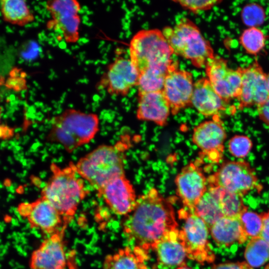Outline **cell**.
Listing matches in <instances>:
<instances>
[{
  "instance_id": "6da1fadb",
  "label": "cell",
  "mask_w": 269,
  "mask_h": 269,
  "mask_svg": "<svg viewBox=\"0 0 269 269\" xmlns=\"http://www.w3.org/2000/svg\"><path fill=\"white\" fill-rule=\"evenodd\" d=\"M127 216L123 223L125 236L148 253L165 235L178 229L172 205L154 188L139 196Z\"/></svg>"
},
{
  "instance_id": "7a4b0ae2",
  "label": "cell",
  "mask_w": 269,
  "mask_h": 269,
  "mask_svg": "<svg viewBox=\"0 0 269 269\" xmlns=\"http://www.w3.org/2000/svg\"><path fill=\"white\" fill-rule=\"evenodd\" d=\"M173 53L158 29L140 30L130 42L129 58L138 73V81L146 85L163 84L173 62L171 59Z\"/></svg>"
},
{
  "instance_id": "3957f363",
  "label": "cell",
  "mask_w": 269,
  "mask_h": 269,
  "mask_svg": "<svg viewBox=\"0 0 269 269\" xmlns=\"http://www.w3.org/2000/svg\"><path fill=\"white\" fill-rule=\"evenodd\" d=\"M50 170L51 176L42 189L41 197L57 210L68 227L89 191L85 180L78 174L75 163L70 162L61 167L53 163Z\"/></svg>"
},
{
  "instance_id": "277c9868",
  "label": "cell",
  "mask_w": 269,
  "mask_h": 269,
  "mask_svg": "<svg viewBox=\"0 0 269 269\" xmlns=\"http://www.w3.org/2000/svg\"><path fill=\"white\" fill-rule=\"evenodd\" d=\"M127 144L101 145L81 157L75 164L79 175L96 191L111 180L125 174Z\"/></svg>"
},
{
  "instance_id": "5b68a950",
  "label": "cell",
  "mask_w": 269,
  "mask_h": 269,
  "mask_svg": "<svg viewBox=\"0 0 269 269\" xmlns=\"http://www.w3.org/2000/svg\"><path fill=\"white\" fill-rule=\"evenodd\" d=\"M97 114L67 109L52 118L48 139L72 152L90 142L99 129Z\"/></svg>"
},
{
  "instance_id": "8992f818",
  "label": "cell",
  "mask_w": 269,
  "mask_h": 269,
  "mask_svg": "<svg viewBox=\"0 0 269 269\" xmlns=\"http://www.w3.org/2000/svg\"><path fill=\"white\" fill-rule=\"evenodd\" d=\"M162 32L173 53L190 60L196 68L205 67L208 60L215 56L210 42L188 18L181 19L173 27H165Z\"/></svg>"
},
{
  "instance_id": "52a82bcc",
  "label": "cell",
  "mask_w": 269,
  "mask_h": 269,
  "mask_svg": "<svg viewBox=\"0 0 269 269\" xmlns=\"http://www.w3.org/2000/svg\"><path fill=\"white\" fill-rule=\"evenodd\" d=\"M178 217L184 222L179 235L187 257L201 264L213 263L215 256L208 241L209 228L205 222L185 208L178 211Z\"/></svg>"
},
{
  "instance_id": "ba28073f",
  "label": "cell",
  "mask_w": 269,
  "mask_h": 269,
  "mask_svg": "<svg viewBox=\"0 0 269 269\" xmlns=\"http://www.w3.org/2000/svg\"><path fill=\"white\" fill-rule=\"evenodd\" d=\"M208 187H219L243 196L259 188L254 168L246 161H227L207 177Z\"/></svg>"
},
{
  "instance_id": "9c48e42d",
  "label": "cell",
  "mask_w": 269,
  "mask_h": 269,
  "mask_svg": "<svg viewBox=\"0 0 269 269\" xmlns=\"http://www.w3.org/2000/svg\"><path fill=\"white\" fill-rule=\"evenodd\" d=\"M81 8L80 3L76 0L47 1L45 8L50 18L46 22V28L60 32L67 43L77 42L80 38Z\"/></svg>"
},
{
  "instance_id": "30bf717a",
  "label": "cell",
  "mask_w": 269,
  "mask_h": 269,
  "mask_svg": "<svg viewBox=\"0 0 269 269\" xmlns=\"http://www.w3.org/2000/svg\"><path fill=\"white\" fill-rule=\"evenodd\" d=\"M138 73L130 58L117 56L109 63L96 84L97 90L111 96H125L137 86Z\"/></svg>"
},
{
  "instance_id": "8fae6325",
  "label": "cell",
  "mask_w": 269,
  "mask_h": 269,
  "mask_svg": "<svg viewBox=\"0 0 269 269\" xmlns=\"http://www.w3.org/2000/svg\"><path fill=\"white\" fill-rule=\"evenodd\" d=\"M18 214L28 223L30 228L37 229L49 236L66 230L63 218L47 200L40 196L32 202L20 203Z\"/></svg>"
},
{
  "instance_id": "7c38bea8",
  "label": "cell",
  "mask_w": 269,
  "mask_h": 269,
  "mask_svg": "<svg viewBox=\"0 0 269 269\" xmlns=\"http://www.w3.org/2000/svg\"><path fill=\"white\" fill-rule=\"evenodd\" d=\"M227 134L219 116L204 121L193 129L192 140L201 151V158L213 163L222 159Z\"/></svg>"
},
{
  "instance_id": "4fadbf2b",
  "label": "cell",
  "mask_w": 269,
  "mask_h": 269,
  "mask_svg": "<svg viewBox=\"0 0 269 269\" xmlns=\"http://www.w3.org/2000/svg\"><path fill=\"white\" fill-rule=\"evenodd\" d=\"M194 84L192 73L179 69L177 62H173L166 75L162 89L172 115L191 105Z\"/></svg>"
},
{
  "instance_id": "5bb4252c",
  "label": "cell",
  "mask_w": 269,
  "mask_h": 269,
  "mask_svg": "<svg viewBox=\"0 0 269 269\" xmlns=\"http://www.w3.org/2000/svg\"><path fill=\"white\" fill-rule=\"evenodd\" d=\"M201 158L183 167L175 178L176 193L184 208L194 212L197 203L208 188L207 178L202 170Z\"/></svg>"
},
{
  "instance_id": "9a60e30c",
  "label": "cell",
  "mask_w": 269,
  "mask_h": 269,
  "mask_svg": "<svg viewBox=\"0 0 269 269\" xmlns=\"http://www.w3.org/2000/svg\"><path fill=\"white\" fill-rule=\"evenodd\" d=\"M242 83L237 100L238 109L242 110L252 106L257 107L269 98L265 73L258 62L242 68Z\"/></svg>"
},
{
  "instance_id": "2e32d148",
  "label": "cell",
  "mask_w": 269,
  "mask_h": 269,
  "mask_svg": "<svg viewBox=\"0 0 269 269\" xmlns=\"http://www.w3.org/2000/svg\"><path fill=\"white\" fill-rule=\"evenodd\" d=\"M96 192L110 210L118 215H129L136 204L134 188L125 175L111 180Z\"/></svg>"
},
{
  "instance_id": "e0dca14e",
  "label": "cell",
  "mask_w": 269,
  "mask_h": 269,
  "mask_svg": "<svg viewBox=\"0 0 269 269\" xmlns=\"http://www.w3.org/2000/svg\"><path fill=\"white\" fill-rule=\"evenodd\" d=\"M65 230L49 236L32 253L30 269H65L66 257L64 237Z\"/></svg>"
},
{
  "instance_id": "ac0fdd59",
  "label": "cell",
  "mask_w": 269,
  "mask_h": 269,
  "mask_svg": "<svg viewBox=\"0 0 269 269\" xmlns=\"http://www.w3.org/2000/svg\"><path fill=\"white\" fill-rule=\"evenodd\" d=\"M137 119L165 126L171 110L162 90L137 94Z\"/></svg>"
},
{
  "instance_id": "d6986e66",
  "label": "cell",
  "mask_w": 269,
  "mask_h": 269,
  "mask_svg": "<svg viewBox=\"0 0 269 269\" xmlns=\"http://www.w3.org/2000/svg\"><path fill=\"white\" fill-rule=\"evenodd\" d=\"M228 103L215 92L207 78H202L194 84L191 105L205 117L219 116L225 111Z\"/></svg>"
},
{
  "instance_id": "ffe728a7",
  "label": "cell",
  "mask_w": 269,
  "mask_h": 269,
  "mask_svg": "<svg viewBox=\"0 0 269 269\" xmlns=\"http://www.w3.org/2000/svg\"><path fill=\"white\" fill-rule=\"evenodd\" d=\"M153 250L161 265L172 267L185 264L187 255L178 229L165 235L156 243Z\"/></svg>"
},
{
  "instance_id": "44dd1931",
  "label": "cell",
  "mask_w": 269,
  "mask_h": 269,
  "mask_svg": "<svg viewBox=\"0 0 269 269\" xmlns=\"http://www.w3.org/2000/svg\"><path fill=\"white\" fill-rule=\"evenodd\" d=\"M209 229L212 238L220 247H229L236 243L243 244L248 239L239 217H222Z\"/></svg>"
},
{
  "instance_id": "7402d4cb",
  "label": "cell",
  "mask_w": 269,
  "mask_h": 269,
  "mask_svg": "<svg viewBox=\"0 0 269 269\" xmlns=\"http://www.w3.org/2000/svg\"><path fill=\"white\" fill-rule=\"evenodd\" d=\"M148 253L138 247L132 249L129 247L107 255L103 262V269H147L145 261Z\"/></svg>"
},
{
  "instance_id": "603a6c76",
  "label": "cell",
  "mask_w": 269,
  "mask_h": 269,
  "mask_svg": "<svg viewBox=\"0 0 269 269\" xmlns=\"http://www.w3.org/2000/svg\"><path fill=\"white\" fill-rule=\"evenodd\" d=\"M217 94L229 103L239 96L242 83V68H228L208 79Z\"/></svg>"
},
{
  "instance_id": "cb8c5ba5",
  "label": "cell",
  "mask_w": 269,
  "mask_h": 269,
  "mask_svg": "<svg viewBox=\"0 0 269 269\" xmlns=\"http://www.w3.org/2000/svg\"><path fill=\"white\" fill-rule=\"evenodd\" d=\"M194 212L205 222L209 228L224 217L220 204L218 187H208L196 205Z\"/></svg>"
},
{
  "instance_id": "d4e9b609",
  "label": "cell",
  "mask_w": 269,
  "mask_h": 269,
  "mask_svg": "<svg viewBox=\"0 0 269 269\" xmlns=\"http://www.w3.org/2000/svg\"><path fill=\"white\" fill-rule=\"evenodd\" d=\"M0 6L5 21L12 24L23 26L34 20V16L23 0H2Z\"/></svg>"
},
{
  "instance_id": "484cf974",
  "label": "cell",
  "mask_w": 269,
  "mask_h": 269,
  "mask_svg": "<svg viewBox=\"0 0 269 269\" xmlns=\"http://www.w3.org/2000/svg\"><path fill=\"white\" fill-rule=\"evenodd\" d=\"M244 256L251 267H260L269 260V244L261 236L251 238L246 246Z\"/></svg>"
},
{
  "instance_id": "4316f807",
  "label": "cell",
  "mask_w": 269,
  "mask_h": 269,
  "mask_svg": "<svg viewBox=\"0 0 269 269\" xmlns=\"http://www.w3.org/2000/svg\"><path fill=\"white\" fill-rule=\"evenodd\" d=\"M219 192L224 217H239L243 212L248 209L244 203L242 196L221 187H219Z\"/></svg>"
},
{
  "instance_id": "83f0119b",
  "label": "cell",
  "mask_w": 269,
  "mask_h": 269,
  "mask_svg": "<svg viewBox=\"0 0 269 269\" xmlns=\"http://www.w3.org/2000/svg\"><path fill=\"white\" fill-rule=\"evenodd\" d=\"M266 37L263 31L257 27L245 29L240 37V42L249 54L256 55L265 47Z\"/></svg>"
},
{
  "instance_id": "f1b7e54d",
  "label": "cell",
  "mask_w": 269,
  "mask_h": 269,
  "mask_svg": "<svg viewBox=\"0 0 269 269\" xmlns=\"http://www.w3.org/2000/svg\"><path fill=\"white\" fill-rule=\"evenodd\" d=\"M239 218L248 238L261 236L263 225L261 214L249 211L247 209L241 213Z\"/></svg>"
},
{
  "instance_id": "f546056e",
  "label": "cell",
  "mask_w": 269,
  "mask_h": 269,
  "mask_svg": "<svg viewBox=\"0 0 269 269\" xmlns=\"http://www.w3.org/2000/svg\"><path fill=\"white\" fill-rule=\"evenodd\" d=\"M230 154L238 158L247 157L253 148L251 139L246 135L237 134L232 137L228 144Z\"/></svg>"
},
{
  "instance_id": "4dcf8cb0",
  "label": "cell",
  "mask_w": 269,
  "mask_h": 269,
  "mask_svg": "<svg viewBox=\"0 0 269 269\" xmlns=\"http://www.w3.org/2000/svg\"><path fill=\"white\" fill-rule=\"evenodd\" d=\"M242 19L244 23L251 27H256L262 23L265 13L263 7L258 4L251 3L246 5L242 11Z\"/></svg>"
},
{
  "instance_id": "1f68e13d",
  "label": "cell",
  "mask_w": 269,
  "mask_h": 269,
  "mask_svg": "<svg viewBox=\"0 0 269 269\" xmlns=\"http://www.w3.org/2000/svg\"><path fill=\"white\" fill-rule=\"evenodd\" d=\"M9 77L5 83V86L16 92H20L27 89V81L26 73L20 69L14 68L10 72Z\"/></svg>"
},
{
  "instance_id": "d6a6232c",
  "label": "cell",
  "mask_w": 269,
  "mask_h": 269,
  "mask_svg": "<svg viewBox=\"0 0 269 269\" xmlns=\"http://www.w3.org/2000/svg\"><path fill=\"white\" fill-rule=\"evenodd\" d=\"M178 3L182 7L193 12L207 10L220 3V0H174Z\"/></svg>"
},
{
  "instance_id": "836d02e7",
  "label": "cell",
  "mask_w": 269,
  "mask_h": 269,
  "mask_svg": "<svg viewBox=\"0 0 269 269\" xmlns=\"http://www.w3.org/2000/svg\"><path fill=\"white\" fill-rule=\"evenodd\" d=\"M211 269H253L246 262L226 263L214 265Z\"/></svg>"
},
{
  "instance_id": "e575fe53",
  "label": "cell",
  "mask_w": 269,
  "mask_h": 269,
  "mask_svg": "<svg viewBox=\"0 0 269 269\" xmlns=\"http://www.w3.org/2000/svg\"><path fill=\"white\" fill-rule=\"evenodd\" d=\"M257 108L260 119L269 127V98L264 104Z\"/></svg>"
},
{
  "instance_id": "d590c367",
  "label": "cell",
  "mask_w": 269,
  "mask_h": 269,
  "mask_svg": "<svg viewBox=\"0 0 269 269\" xmlns=\"http://www.w3.org/2000/svg\"><path fill=\"white\" fill-rule=\"evenodd\" d=\"M263 229L261 236L269 244V211L261 214Z\"/></svg>"
},
{
  "instance_id": "8d00e7d4",
  "label": "cell",
  "mask_w": 269,
  "mask_h": 269,
  "mask_svg": "<svg viewBox=\"0 0 269 269\" xmlns=\"http://www.w3.org/2000/svg\"><path fill=\"white\" fill-rule=\"evenodd\" d=\"M3 132L2 139L7 140L10 138L14 134V129L3 125Z\"/></svg>"
},
{
  "instance_id": "74e56055",
  "label": "cell",
  "mask_w": 269,
  "mask_h": 269,
  "mask_svg": "<svg viewBox=\"0 0 269 269\" xmlns=\"http://www.w3.org/2000/svg\"><path fill=\"white\" fill-rule=\"evenodd\" d=\"M3 185L6 187H10L11 185V181L8 178H6L3 182Z\"/></svg>"
},
{
  "instance_id": "f35d334b",
  "label": "cell",
  "mask_w": 269,
  "mask_h": 269,
  "mask_svg": "<svg viewBox=\"0 0 269 269\" xmlns=\"http://www.w3.org/2000/svg\"><path fill=\"white\" fill-rule=\"evenodd\" d=\"M175 269H192L187 266L185 265V264H184L181 266H178Z\"/></svg>"
},
{
  "instance_id": "ab89813d",
  "label": "cell",
  "mask_w": 269,
  "mask_h": 269,
  "mask_svg": "<svg viewBox=\"0 0 269 269\" xmlns=\"http://www.w3.org/2000/svg\"><path fill=\"white\" fill-rule=\"evenodd\" d=\"M16 191L17 193H19V194H21L23 193V188H22V186H19L16 189Z\"/></svg>"
},
{
  "instance_id": "60d3db41",
  "label": "cell",
  "mask_w": 269,
  "mask_h": 269,
  "mask_svg": "<svg viewBox=\"0 0 269 269\" xmlns=\"http://www.w3.org/2000/svg\"><path fill=\"white\" fill-rule=\"evenodd\" d=\"M266 81L268 90L269 91V73L266 74Z\"/></svg>"
},
{
  "instance_id": "b9f144b4",
  "label": "cell",
  "mask_w": 269,
  "mask_h": 269,
  "mask_svg": "<svg viewBox=\"0 0 269 269\" xmlns=\"http://www.w3.org/2000/svg\"><path fill=\"white\" fill-rule=\"evenodd\" d=\"M3 125L0 126V138H2L3 136Z\"/></svg>"
},
{
  "instance_id": "7bdbcfd3",
  "label": "cell",
  "mask_w": 269,
  "mask_h": 269,
  "mask_svg": "<svg viewBox=\"0 0 269 269\" xmlns=\"http://www.w3.org/2000/svg\"><path fill=\"white\" fill-rule=\"evenodd\" d=\"M1 111H2V109L1 107H0V117H1Z\"/></svg>"
}]
</instances>
